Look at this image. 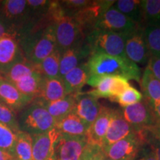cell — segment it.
Returning a JSON list of instances; mask_svg holds the SVG:
<instances>
[{
    "instance_id": "cell-1",
    "label": "cell",
    "mask_w": 160,
    "mask_h": 160,
    "mask_svg": "<svg viewBox=\"0 0 160 160\" xmlns=\"http://www.w3.org/2000/svg\"><path fill=\"white\" fill-rule=\"evenodd\" d=\"M17 37L24 57L34 65L39 64L57 48L54 23L46 19L40 20Z\"/></svg>"
},
{
    "instance_id": "cell-19",
    "label": "cell",
    "mask_w": 160,
    "mask_h": 160,
    "mask_svg": "<svg viewBox=\"0 0 160 160\" xmlns=\"http://www.w3.org/2000/svg\"><path fill=\"white\" fill-rule=\"evenodd\" d=\"M89 128L90 125L74 113H70L62 119L58 120L55 125V128L60 134L71 137H85Z\"/></svg>"
},
{
    "instance_id": "cell-45",
    "label": "cell",
    "mask_w": 160,
    "mask_h": 160,
    "mask_svg": "<svg viewBox=\"0 0 160 160\" xmlns=\"http://www.w3.org/2000/svg\"><path fill=\"white\" fill-rule=\"evenodd\" d=\"M2 77V73H0V78H1Z\"/></svg>"
},
{
    "instance_id": "cell-12",
    "label": "cell",
    "mask_w": 160,
    "mask_h": 160,
    "mask_svg": "<svg viewBox=\"0 0 160 160\" xmlns=\"http://www.w3.org/2000/svg\"><path fill=\"white\" fill-rule=\"evenodd\" d=\"M143 28L128 36L125 45L126 57L137 65H148L151 57L144 37Z\"/></svg>"
},
{
    "instance_id": "cell-9",
    "label": "cell",
    "mask_w": 160,
    "mask_h": 160,
    "mask_svg": "<svg viewBox=\"0 0 160 160\" xmlns=\"http://www.w3.org/2000/svg\"><path fill=\"white\" fill-rule=\"evenodd\" d=\"M114 2L113 0H95L92 2L91 5L71 16V17L79 25L86 37V36L95 30L100 18Z\"/></svg>"
},
{
    "instance_id": "cell-28",
    "label": "cell",
    "mask_w": 160,
    "mask_h": 160,
    "mask_svg": "<svg viewBox=\"0 0 160 160\" xmlns=\"http://www.w3.org/2000/svg\"><path fill=\"white\" fill-rule=\"evenodd\" d=\"M143 27L160 24V0L140 1Z\"/></svg>"
},
{
    "instance_id": "cell-20",
    "label": "cell",
    "mask_w": 160,
    "mask_h": 160,
    "mask_svg": "<svg viewBox=\"0 0 160 160\" xmlns=\"http://www.w3.org/2000/svg\"><path fill=\"white\" fill-rule=\"evenodd\" d=\"M65 85L61 77H43L39 94L36 99L53 102L63 99L67 96Z\"/></svg>"
},
{
    "instance_id": "cell-25",
    "label": "cell",
    "mask_w": 160,
    "mask_h": 160,
    "mask_svg": "<svg viewBox=\"0 0 160 160\" xmlns=\"http://www.w3.org/2000/svg\"><path fill=\"white\" fill-rule=\"evenodd\" d=\"M62 52L57 48L39 64L36 65L37 69L45 77H59V64Z\"/></svg>"
},
{
    "instance_id": "cell-37",
    "label": "cell",
    "mask_w": 160,
    "mask_h": 160,
    "mask_svg": "<svg viewBox=\"0 0 160 160\" xmlns=\"http://www.w3.org/2000/svg\"><path fill=\"white\" fill-rule=\"evenodd\" d=\"M135 160H157V158L150 146L145 143L140 149L137 159Z\"/></svg>"
},
{
    "instance_id": "cell-30",
    "label": "cell",
    "mask_w": 160,
    "mask_h": 160,
    "mask_svg": "<svg viewBox=\"0 0 160 160\" xmlns=\"http://www.w3.org/2000/svg\"><path fill=\"white\" fill-rule=\"evenodd\" d=\"M143 33L151 56L160 57V24L145 26Z\"/></svg>"
},
{
    "instance_id": "cell-31",
    "label": "cell",
    "mask_w": 160,
    "mask_h": 160,
    "mask_svg": "<svg viewBox=\"0 0 160 160\" xmlns=\"http://www.w3.org/2000/svg\"><path fill=\"white\" fill-rule=\"evenodd\" d=\"M17 133L8 126L0 122V149L14 157Z\"/></svg>"
},
{
    "instance_id": "cell-7",
    "label": "cell",
    "mask_w": 160,
    "mask_h": 160,
    "mask_svg": "<svg viewBox=\"0 0 160 160\" xmlns=\"http://www.w3.org/2000/svg\"><path fill=\"white\" fill-rule=\"evenodd\" d=\"M122 112L124 119L135 131L153 127L157 123L151 104L144 97L139 102L123 108Z\"/></svg>"
},
{
    "instance_id": "cell-44",
    "label": "cell",
    "mask_w": 160,
    "mask_h": 160,
    "mask_svg": "<svg viewBox=\"0 0 160 160\" xmlns=\"http://www.w3.org/2000/svg\"><path fill=\"white\" fill-rule=\"evenodd\" d=\"M156 125L158 126V127H159V128H160V122H157V124Z\"/></svg>"
},
{
    "instance_id": "cell-42",
    "label": "cell",
    "mask_w": 160,
    "mask_h": 160,
    "mask_svg": "<svg viewBox=\"0 0 160 160\" xmlns=\"http://www.w3.org/2000/svg\"><path fill=\"white\" fill-rule=\"evenodd\" d=\"M151 129L152 133H153V135H154L158 139L160 140V128H159L157 125H155L153 126V127H151Z\"/></svg>"
},
{
    "instance_id": "cell-36",
    "label": "cell",
    "mask_w": 160,
    "mask_h": 160,
    "mask_svg": "<svg viewBox=\"0 0 160 160\" xmlns=\"http://www.w3.org/2000/svg\"><path fill=\"white\" fill-rule=\"evenodd\" d=\"M103 158L104 153L101 148L88 144L81 160H103Z\"/></svg>"
},
{
    "instance_id": "cell-32",
    "label": "cell",
    "mask_w": 160,
    "mask_h": 160,
    "mask_svg": "<svg viewBox=\"0 0 160 160\" xmlns=\"http://www.w3.org/2000/svg\"><path fill=\"white\" fill-rule=\"evenodd\" d=\"M142 98L143 96L141 92L130 85L122 93H120L115 99H113L112 102H116L121 107L125 108L139 102L142 99Z\"/></svg>"
},
{
    "instance_id": "cell-13",
    "label": "cell",
    "mask_w": 160,
    "mask_h": 160,
    "mask_svg": "<svg viewBox=\"0 0 160 160\" xmlns=\"http://www.w3.org/2000/svg\"><path fill=\"white\" fill-rule=\"evenodd\" d=\"M113 109L102 106L100 112L95 121L90 126L86 134L88 144L96 145L102 148L103 142L111 123Z\"/></svg>"
},
{
    "instance_id": "cell-38",
    "label": "cell",
    "mask_w": 160,
    "mask_h": 160,
    "mask_svg": "<svg viewBox=\"0 0 160 160\" xmlns=\"http://www.w3.org/2000/svg\"><path fill=\"white\" fill-rule=\"evenodd\" d=\"M147 67L151 70L153 74L160 81V57H150Z\"/></svg>"
},
{
    "instance_id": "cell-16",
    "label": "cell",
    "mask_w": 160,
    "mask_h": 160,
    "mask_svg": "<svg viewBox=\"0 0 160 160\" xmlns=\"http://www.w3.org/2000/svg\"><path fill=\"white\" fill-rule=\"evenodd\" d=\"M134 131L133 128L124 119L122 111L113 109L111 121L104 139L102 148L113 145Z\"/></svg>"
},
{
    "instance_id": "cell-17",
    "label": "cell",
    "mask_w": 160,
    "mask_h": 160,
    "mask_svg": "<svg viewBox=\"0 0 160 160\" xmlns=\"http://www.w3.org/2000/svg\"><path fill=\"white\" fill-rule=\"evenodd\" d=\"M102 106L97 98L87 93H79L77 94V102L73 113L91 126L99 115Z\"/></svg>"
},
{
    "instance_id": "cell-8",
    "label": "cell",
    "mask_w": 160,
    "mask_h": 160,
    "mask_svg": "<svg viewBox=\"0 0 160 160\" xmlns=\"http://www.w3.org/2000/svg\"><path fill=\"white\" fill-rule=\"evenodd\" d=\"M143 28V26L120 13L114 8L111 7L100 18L95 29L106 30L130 36Z\"/></svg>"
},
{
    "instance_id": "cell-41",
    "label": "cell",
    "mask_w": 160,
    "mask_h": 160,
    "mask_svg": "<svg viewBox=\"0 0 160 160\" xmlns=\"http://www.w3.org/2000/svg\"><path fill=\"white\" fill-rule=\"evenodd\" d=\"M14 157H11L8 153H5V151L0 149V160H13Z\"/></svg>"
},
{
    "instance_id": "cell-6",
    "label": "cell",
    "mask_w": 160,
    "mask_h": 160,
    "mask_svg": "<svg viewBox=\"0 0 160 160\" xmlns=\"http://www.w3.org/2000/svg\"><path fill=\"white\" fill-rule=\"evenodd\" d=\"M57 49L62 53L65 50L85 42V36L73 18L64 16L54 23Z\"/></svg>"
},
{
    "instance_id": "cell-10",
    "label": "cell",
    "mask_w": 160,
    "mask_h": 160,
    "mask_svg": "<svg viewBox=\"0 0 160 160\" xmlns=\"http://www.w3.org/2000/svg\"><path fill=\"white\" fill-rule=\"evenodd\" d=\"M88 145L85 137L60 134L56 142L51 160H81Z\"/></svg>"
},
{
    "instance_id": "cell-2",
    "label": "cell",
    "mask_w": 160,
    "mask_h": 160,
    "mask_svg": "<svg viewBox=\"0 0 160 160\" xmlns=\"http://www.w3.org/2000/svg\"><path fill=\"white\" fill-rule=\"evenodd\" d=\"M86 65L89 77L119 76L138 82L141 79V70L139 66L128 58L114 57L102 52H93L88 58Z\"/></svg>"
},
{
    "instance_id": "cell-21",
    "label": "cell",
    "mask_w": 160,
    "mask_h": 160,
    "mask_svg": "<svg viewBox=\"0 0 160 160\" xmlns=\"http://www.w3.org/2000/svg\"><path fill=\"white\" fill-rule=\"evenodd\" d=\"M67 94L81 93L83 86L89 79V72L86 62H82L62 78Z\"/></svg>"
},
{
    "instance_id": "cell-33",
    "label": "cell",
    "mask_w": 160,
    "mask_h": 160,
    "mask_svg": "<svg viewBox=\"0 0 160 160\" xmlns=\"http://www.w3.org/2000/svg\"><path fill=\"white\" fill-rule=\"evenodd\" d=\"M0 122L8 126L15 132H19V124L16 111L0 101Z\"/></svg>"
},
{
    "instance_id": "cell-34",
    "label": "cell",
    "mask_w": 160,
    "mask_h": 160,
    "mask_svg": "<svg viewBox=\"0 0 160 160\" xmlns=\"http://www.w3.org/2000/svg\"><path fill=\"white\" fill-rule=\"evenodd\" d=\"M92 0H65L60 1L65 16L71 17L80 10L91 5Z\"/></svg>"
},
{
    "instance_id": "cell-46",
    "label": "cell",
    "mask_w": 160,
    "mask_h": 160,
    "mask_svg": "<svg viewBox=\"0 0 160 160\" xmlns=\"http://www.w3.org/2000/svg\"><path fill=\"white\" fill-rule=\"evenodd\" d=\"M13 160H18V159H16V158H13Z\"/></svg>"
},
{
    "instance_id": "cell-40",
    "label": "cell",
    "mask_w": 160,
    "mask_h": 160,
    "mask_svg": "<svg viewBox=\"0 0 160 160\" xmlns=\"http://www.w3.org/2000/svg\"><path fill=\"white\" fill-rule=\"evenodd\" d=\"M153 108V114H154V117L157 119V122H160V102L157 106H155L154 108Z\"/></svg>"
},
{
    "instance_id": "cell-15",
    "label": "cell",
    "mask_w": 160,
    "mask_h": 160,
    "mask_svg": "<svg viewBox=\"0 0 160 160\" xmlns=\"http://www.w3.org/2000/svg\"><path fill=\"white\" fill-rule=\"evenodd\" d=\"M59 136V132L55 128L42 134L32 136L33 160H51L55 143Z\"/></svg>"
},
{
    "instance_id": "cell-14",
    "label": "cell",
    "mask_w": 160,
    "mask_h": 160,
    "mask_svg": "<svg viewBox=\"0 0 160 160\" xmlns=\"http://www.w3.org/2000/svg\"><path fill=\"white\" fill-rule=\"evenodd\" d=\"M33 99V97L22 93L13 83L5 78H0V101L14 111L24 109Z\"/></svg>"
},
{
    "instance_id": "cell-3",
    "label": "cell",
    "mask_w": 160,
    "mask_h": 160,
    "mask_svg": "<svg viewBox=\"0 0 160 160\" xmlns=\"http://www.w3.org/2000/svg\"><path fill=\"white\" fill-rule=\"evenodd\" d=\"M57 120L37 99L27 105L20 113L18 124L21 131L31 136L46 133L54 128Z\"/></svg>"
},
{
    "instance_id": "cell-5",
    "label": "cell",
    "mask_w": 160,
    "mask_h": 160,
    "mask_svg": "<svg viewBox=\"0 0 160 160\" xmlns=\"http://www.w3.org/2000/svg\"><path fill=\"white\" fill-rule=\"evenodd\" d=\"M146 143L142 131H134L113 145L102 148L105 157L112 160H135Z\"/></svg>"
},
{
    "instance_id": "cell-23",
    "label": "cell",
    "mask_w": 160,
    "mask_h": 160,
    "mask_svg": "<svg viewBox=\"0 0 160 160\" xmlns=\"http://www.w3.org/2000/svg\"><path fill=\"white\" fill-rule=\"evenodd\" d=\"M37 99L39 100L40 102L42 104L50 114L58 121L70 113H73L74 111L77 102V94L71 93L67 95L63 99L53 102H46L39 99Z\"/></svg>"
},
{
    "instance_id": "cell-18",
    "label": "cell",
    "mask_w": 160,
    "mask_h": 160,
    "mask_svg": "<svg viewBox=\"0 0 160 160\" xmlns=\"http://www.w3.org/2000/svg\"><path fill=\"white\" fill-rule=\"evenodd\" d=\"M90 54L89 48L85 42L63 51L60 59L59 77L62 78L68 72L82 63V60L88 58Z\"/></svg>"
},
{
    "instance_id": "cell-4",
    "label": "cell",
    "mask_w": 160,
    "mask_h": 160,
    "mask_svg": "<svg viewBox=\"0 0 160 160\" xmlns=\"http://www.w3.org/2000/svg\"><path fill=\"white\" fill-rule=\"evenodd\" d=\"M128 37V36L106 30L95 29L86 36L85 42L91 53L102 52L114 57L127 58L125 45Z\"/></svg>"
},
{
    "instance_id": "cell-22",
    "label": "cell",
    "mask_w": 160,
    "mask_h": 160,
    "mask_svg": "<svg viewBox=\"0 0 160 160\" xmlns=\"http://www.w3.org/2000/svg\"><path fill=\"white\" fill-rule=\"evenodd\" d=\"M143 97L148 100L152 108L160 102V81L146 67L139 81Z\"/></svg>"
},
{
    "instance_id": "cell-29",
    "label": "cell",
    "mask_w": 160,
    "mask_h": 160,
    "mask_svg": "<svg viewBox=\"0 0 160 160\" xmlns=\"http://www.w3.org/2000/svg\"><path fill=\"white\" fill-rule=\"evenodd\" d=\"M36 69V65L30 62L25 58L15 64L7 73L2 75V77L10 82L14 84L22 78L31 74Z\"/></svg>"
},
{
    "instance_id": "cell-39",
    "label": "cell",
    "mask_w": 160,
    "mask_h": 160,
    "mask_svg": "<svg viewBox=\"0 0 160 160\" xmlns=\"http://www.w3.org/2000/svg\"><path fill=\"white\" fill-rule=\"evenodd\" d=\"M17 35V31L12 26L5 22L2 19H0V39L8 36Z\"/></svg>"
},
{
    "instance_id": "cell-27",
    "label": "cell",
    "mask_w": 160,
    "mask_h": 160,
    "mask_svg": "<svg viewBox=\"0 0 160 160\" xmlns=\"http://www.w3.org/2000/svg\"><path fill=\"white\" fill-rule=\"evenodd\" d=\"M112 7L118 11L143 26L141 6L139 0H119L115 1Z\"/></svg>"
},
{
    "instance_id": "cell-11",
    "label": "cell",
    "mask_w": 160,
    "mask_h": 160,
    "mask_svg": "<svg viewBox=\"0 0 160 160\" xmlns=\"http://www.w3.org/2000/svg\"><path fill=\"white\" fill-rule=\"evenodd\" d=\"M25 59L17 35L0 39V73H7L15 64Z\"/></svg>"
},
{
    "instance_id": "cell-26",
    "label": "cell",
    "mask_w": 160,
    "mask_h": 160,
    "mask_svg": "<svg viewBox=\"0 0 160 160\" xmlns=\"http://www.w3.org/2000/svg\"><path fill=\"white\" fill-rule=\"evenodd\" d=\"M14 158L18 160H33V139L29 133L21 131L17 133Z\"/></svg>"
},
{
    "instance_id": "cell-35",
    "label": "cell",
    "mask_w": 160,
    "mask_h": 160,
    "mask_svg": "<svg viewBox=\"0 0 160 160\" xmlns=\"http://www.w3.org/2000/svg\"><path fill=\"white\" fill-rule=\"evenodd\" d=\"M146 143L151 148L152 151L154 153L157 160H160V140L152 133L151 128L147 129L142 130Z\"/></svg>"
},
{
    "instance_id": "cell-43",
    "label": "cell",
    "mask_w": 160,
    "mask_h": 160,
    "mask_svg": "<svg viewBox=\"0 0 160 160\" xmlns=\"http://www.w3.org/2000/svg\"><path fill=\"white\" fill-rule=\"evenodd\" d=\"M103 160H112V159H108V158H107L106 157H105V155H104Z\"/></svg>"
},
{
    "instance_id": "cell-24",
    "label": "cell",
    "mask_w": 160,
    "mask_h": 160,
    "mask_svg": "<svg viewBox=\"0 0 160 160\" xmlns=\"http://www.w3.org/2000/svg\"><path fill=\"white\" fill-rule=\"evenodd\" d=\"M43 77L44 76L36 69L31 74L22 78L13 85L22 93L36 99L39 93Z\"/></svg>"
}]
</instances>
